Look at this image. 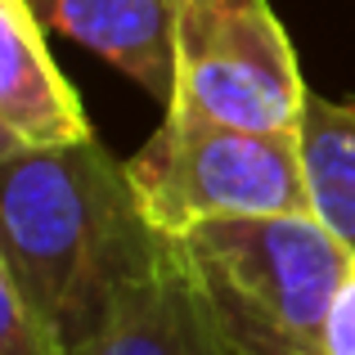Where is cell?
<instances>
[{"label":"cell","instance_id":"3","mask_svg":"<svg viewBox=\"0 0 355 355\" xmlns=\"http://www.w3.org/2000/svg\"><path fill=\"white\" fill-rule=\"evenodd\" d=\"M311 90L270 0H184L171 113L243 130H297Z\"/></svg>","mask_w":355,"mask_h":355},{"label":"cell","instance_id":"4","mask_svg":"<svg viewBox=\"0 0 355 355\" xmlns=\"http://www.w3.org/2000/svg\"><path fill=\"white\" fill-rule=\"evenodd\" d=\"M184 248L207 279L239 293L311 351H320L329 306L355 261V252L315 216L207 220L184 234Z\"/></svg>","mask_w":355,"mask_h":355},{"label":"cell","instance_id":"9","mask_svg":"<svg viewBox=\"0 0 355 355\" xmlns=\"http://www.w3.org/2000/svg\"><path fill=\"white\" fill-rule=\"evenodd\" d=\"M207 288H211V302H216L220 333H225V342H230V355H320V351L306 347V342L288 338L279 324H270L257 306H248L239 293H230L225 284L207 279Z\"/></svg>","mask_w":355,"mask_h":355},{"label":"cell","instance_id":"10","mask_svg":"<svg viewBox=\"0 0 355 355\" xmlns=\"http://www.w3.org/2000/svg\"><path fill=\"white\" fill-rule=\"evenodd\" d=\"M0 355H63L5 261H0Z\"/></svg>","mask_w":355,"mask_h":355},{"label":"cell","instance_id":"7","mask_svg":"<svg viewBox=\"0 0 355 355\" xmlns=\"http://www.w3.org/2000/svg\"><path fill=\"white\" fill-rule=\"evenodd\" d=\"M0 117L27 144H68L90 135L77 90L50 59L41 18L27 0H0Z\"/></svg>","mask_w":355,"mask_h":355},{"label":"cell","instance_id":"2","mask_svg":"<svg viewBox=\"0 0 355 355\" xmlns=\"http://www.w3.org/2000/svg\"><path fill=\"white\" fill-rule=\"evenodd\" d=\"M126 171L144 216L171 239L207 220L311 216L297 130H243L166 108Z\"/></svg>","mask_w":355,"mask_h":355},{"label":"cell","instance_id":"1","mask_svg":"<svg viewBox=\"0 0 355 355\" xmlns=\"http://www.w3.org/2000/svg\"><path fill=\"white\" fill-rule=\"evenodd\" d=\"M171 234L139 207L126 162L95 135L27 144L0 162V261L72 351L108 320L121 288L157 266Z\"/></svg>","mask_w":355,"mask_h":355},{"label":"cell","instance_id":"12","mask_svg":"<svg viewBox=\"0 0 355 355\" xmlns=\"http://www.w3.org/2000/svg\"><path fill=\"white\" fill-rule=\"evenodd\" d=\"M18 148H27V139H23V135H18V130H14V126H9V121H5V117H0V162H5V157H14V153H18Z\"/></svg>","mask_w":355,"mask_h":355},{"label":"cell","instance_id":"6","mask_svg":"<svg viewBox=\"0 0 355 355\" xmlns=\"http://www.w3.org/2000/svg\"><path fill=\"white\" fill-rule=\"evenodd\" d=\"M41 27L72 36L144 86L162 108L175 90V23L184 0H27Z\"/></svg>","mask_w":355,"mask_h":355},{"label":"cell","instance_id":"5","mask_svg":"<svg viewBox=\"0 0 355 355\" xmlns=\"http://www.w3.org/2000/svg\"><path fill=\"white\" fill-rule=\"evenodd\" d=\"M63 355H230L220 315L184 239H171L148 275L121 288L108 320Z\"/></svg>","mask_w":355,"mask_h":355},{"label":"cell","instance_id":"11","mask_svg":"<svg viewBox=\"0 0 355 355\" xmlns=\"http://www.w3.org/2000/svg\"><path fill=\"white\" fill-rule=\"evenodd\" d=\"M320 355H355V261L329 306V320H324L320 333Z\"/></svg>","mask_w":355,"mask_h":355},{"label":"cell","instance_id":"8","mask_svg":"<svg viewBox=\"0 0 355 355\" xmlns=\"http://www.w3.org/2000/svg\"><path fill=\"white\" fill-rule=\"evenodd\" d=\"M297 144L311 189V216L355 252V108L306 95Z\"/></svg>","mask_w":355,"mask_h":355}]
</instances>
